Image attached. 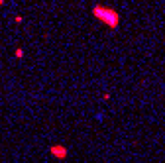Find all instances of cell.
I'll list each match as a JSON object with an SVG mask.
<instances>
[{
	"instance_id": "5",
	"label": "cell",
	"mask_w": 165,
	"mask_h": 163,
	"mask_svg": "<svg viewBox=\"0 0 165 163\" xmlns=\"http://www.w3.org/2000/svg\"><path fill=\"white\" fill-rule=\"evenodd\" d=\"M2 4H4V0H0V6H2Z\"/></svg>"
},
{
	"instance_id": "1",
	"label": "cell",
	"mask_w": 165,
	"mask_h": 163,
	"mask_svg": "<svg viewBox=\"0 0 165 163\" xmlns=\"http://www.w3.org/2000/svg\"><path fill=\"white\" fill-rule=\"evenodd\" d=\"M91 12H92L94 20L104 24L108 30H118V26H120V12L116 8L106 6V4H94Z\"/></svg>"
},
{
	"instance_id": "3",
	"label": "cell",
	"mask_w": 165,
	"mask_h": 163,
	"mask_svg": "<svg viewBox=\"0 0 165 163\" xmlns=\"http://www.w3.org/2000/svg\"><path fill=\"white\" fill-rule=\"evenodd\" d=\"M53 153H57V157H63L65 155V150H61V147H53Z\"/></svg>"
},
{
	"instance_id": "4",
	"label": "cell",
	"mask_w": 165,
	"mask_h": 163,
	"mask_svg": "<svg viewBox=\"0 0 165 163\" xmlns=\"http://www.w3.org/2000/svg\"><path fill=\"white\" fill-rule=\"evenodd\" d=\"M14 22H16V24H22L24 18H22V16H16V18H14Z\"/></svg>"
},
{
	"instance_id": "2",
	"label": "cell",
	"mask_w": 165,
	"mask_h": 163,
	"mask_svg": "<svg viewBox=\"0 0 165 163\" xmlns=\"http://www.w3.org/2000/svg\"><path fill=\"white\" fill-rule=\"evenodd\" d=\"M14 55H16V59H22V57H24V49H22V47H16Z\"/></svg>"
}]
</instances>
